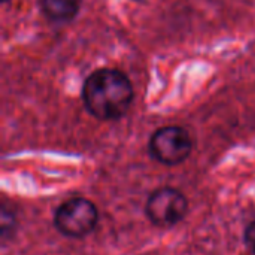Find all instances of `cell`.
Listing matches in <instances>:
<instances>
[{"mask_svg":"<svg viewBox=\"0 0 255 255\" xmlns=\"http://www.w3.org/2000/svg\"><path fill=\"white\" fill-rule=\"evenodd\" d=\"M133 85L126 73L117 69H99L82 85L85 109L100 121L123 118L133 102Z\"/></svg>","mask_w":255,"mask_h":255,"instance_id":"cell-1","label":"cell"},{"mask_svg":"<svg viewBox=\"0 0 255 255\" xmlns=\"http://www.w3.org/2000/svg\"><path fill=\"white\" fill-rule=\"evenodd\" d=\"M99 223V212L93 202L75 197L64 202L55 212V229L67 238H84L90 235Z\"/></svg>","mask_w":255,"mask_h":255,"instance_id":"cell-2","label":"cell"},{"mask_svg":"<svg viewBox=\"0 0 255 255\" xmlns=\"http://www.w3.org/2000/svg\"><path fill=\"white\" fill-rule=\"evenodd\" d=\"M193 151L190 133L178 126L158 128L149 140V152L154 160L166 166L184 163Z\"/></svg>","mask_w":255,"mask_h":255,"instance_id":"cell-3","label":"cell"},{"mask_svg":"<svg viewBox=\"0 0 255 255\" xmlns=\"http://www.w3.org/2000/svg\"><path fill=\"white\" fill-rule=\"evenodd\" d=\"M145 212L154 226L172 227L181 223L187 215L188 200L179 190L163 187L149 196Z\"/></svg>","mask_w":255,"mask_h":255,"instance_id":"cell-4","label":"cell"},{"mask_svg":"<svg viewBox=\"0 0 255 255\" xmlns=\"http://www.w3.org/2000/svg\"><path fill=\"white\" fill-rule=\"evenodd\" d=\"M40 9L46 18L55 22H69L75 19L81 9L79 0H40Z\"/></svg>","mask_w":255,"mask_h":255,"instance_id":"cell-5","label":"cell"},{"mask_svg":"<svg viewBox=\"0 0 255 255\" xmlns=\"http://www.w3.org/2000/svg\"><path fill=\"white\" fill-rule=\"evenodd\" d=\"M16 224V220L12 212H9L6 208L1 209V241L4 242L6 238L13 233V227Z\"/></svg>","mask_w":255,"mask_h":255,"instance_id":"cell-6","label":"cell"},{"mask_svg":"<svg viewBox=\"0 0 255 255\" xmlns=\"http://www.w3.org/2000/svg\"><path fill=\"white\" fill-rule=\"evenodd\" d=\"M245 244L250 248V251L255 254V221H253L245 230Z\"/></svg>","mask_w":255,"mask_h":255,"instance_id":"cell-7","label":"cell"},{"mask_svg":"<svg viewBox=\"0 0 255 255\" xmlns=\"http://www.w3.org/2000/svg\"><path fill=\"white\" fill-rule=\"evenodd\" d=\"M1 1H3V3H6V1H9V0H1Z\"/></svg>","mask_w":255,"mask_h":255,"instance_id":"cell-8","label":"cell"},{"mask_svg":"<svg viewBox=\"0 0 255 255\" xmlns=\"http://www.w3.org/2000/svg\"><path fill=\"white\" fill-rule=\"evenodd\" d=\"M134 1H139V0H134Z\"/></svg>","mask_w":255,"mask_h":255,"instance_id":"cell-9","label":"cell"}]
</instances>
